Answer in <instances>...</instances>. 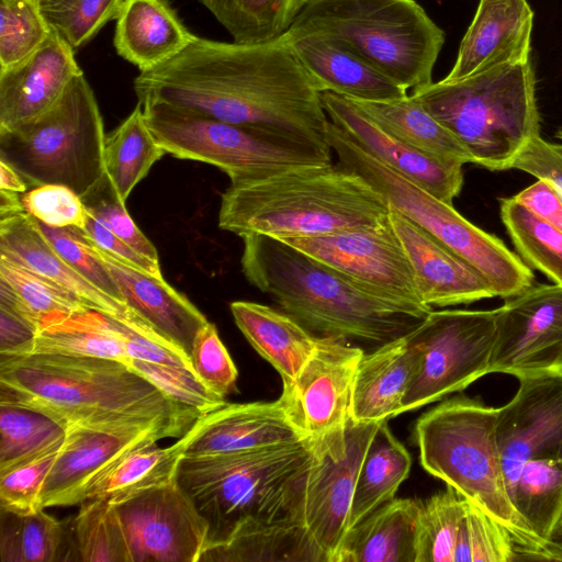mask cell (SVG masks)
<instances>
[{
    "mask_svg": "<svg viewBox=\"0 0 562 562\" xmlns=\"http://www.w3.org/2000/svg\"><path fill=\"white\" fill-rule=\"evenodd\" d=\"M63 355L113 359L125 364L130 357L111 317L83 308L42 326L21 356Z\"/></svg>",
    "mask_w": 562,
    "mask_h": 562,
    "instance_id": "obj_33",
    "label": "cell"
},
{
    "mask_svg": "<svg viewBox=\"0 0 562 562\" xmlns=\"http://www.w3.org/2000/svg\"><path fill=\"white\" fill-rule=\"evenodd\" d=\"M206 561H314L328 562L304 524L263 528L235 536L206 549Z\"/></svg>",
    "mask_w": 562,
    "mask_h": 562,
    "instance_id": "obj_41",
    "label": "cell"
},
{
    "mask_svg": "<svg viewBox=\"0 0 562 562\" xmlns=\"http://www.w3.org/2000/svg\"><path fill=\"white\" fill-rule=\"evenodd\" d=\"M126 366L153 383L168 398L193 409L200 416L226 403L225 398L212 392L192 370L135 359H131Z\"/></svg>",
    "mask_w": 562,
    "mask_h": 562,
    "instance_id": "obj_49",
    "label": "cell"
},
{
    "mask_svg": "<svg viewBox=\"0 0 562 562\" xmlns=\"http://www.w3.org/2000/svg\"><path fill=\"white\" fill-rule=\"evenodd\" d=\"M501 218L520 258L562 286V232L513 196L501 200Z\"/></svg>",
    "mask_w": 562,
    "mask_h": 562,
    "instance_id": "obj_44",
    "label": "cell"
},
{
    "mask_svg": "<svg viewBox=\"0 0 562 562\" xmlns=\"http://www.w3.org/2000/svg\"><path fill=\"white\" fill-rule=\"evenodd\" d=\"M391 209L390 222L409 260L422 302L432 307L495 297L488 283L462 258L417 224Z\"/></svg>",
    "mask_w": 562,
    "mask_h": 562,
    "instance_id": "obj_23",
    "label": "cell"
},
{
    "mask_svg": "<svg viewBox=\"0 0 562 562\" xmlns=\"http://www.w3.org/2000/svg\"><path fill=\"white\" fill-rule=\"evenodd\" d=\"M535 215L562 232V199L547 180L537 179L513 196Z\"/></svg>",
    "mask_w": 562,
    "mask_h": 562,
    "instance_id": "obj_58",
    "label": "cell"
},
{
    "mask_svg": "<svg viewBox=\"0 0 562 562\" xmlns=\"http://www.w3.org/2000/svg\"><path fill=\"white\" fill-rule=\"evenodd\" d=\"M47 23L75 50L116 20L127 0H36Z\"/></svg>",
    "mask_w": 562,
    "mask_h": 562,
    "instance_id": "obj_46",
    "label": "cell"
},
{
    "mask_svg": "<svg viewBox=\"0 0 562 562\" xmlns=\"http://www.w3.org/2000/svg\"><path fill=\"white\" fill-rule=\"evenodd\" d=\"M165 154L146 123L140 104L104 138V168L125 201Z\"/></svg>",
    "mask_w": 562,
    "mask_h": 562,
    "instance_id": "obj_38",
    "label": "cell"
},
{
    "mask_svg": "<svg viewBox=\"0 0 562 562\" xmlns=\"http://www.w3.org/2000/svg\"><path fill=\"white\" fill-rule=\"evenodd\" d=\"M328 119L362 149L423 190L452 204L463 186V165L426 156L402 143L383 128L352 100L322 92Z\"/></svg>",
    "mask_w": 562,
    "mask_h": 562,
    "instance_id": "obj_21",
    "label": "cell"
},
{
    "mask_svg": "<svg viewBox=\"0 0 562 562\" xmlns=\"http://www.w3.org/2000/svg\"><path fill=\"white\" fill-rule=\"evenodd\" d=\"M109 316L123 337L130 360L181 367L193 371L190 357L180 347L158 334L136 313L126 317Z\"/></svg>",
    "mask_w": 562,
    "mask_h": 562,
    "instance_id": "obj_52",
    "label": "cell"
},
{
    "mask_svg": "<svg viewBox=\"0 0 562 562\" xmlns=\"http://www.w3.org/2000/svg\"><path fill=\"white\" fill-rule=\"evenodd\" d=\"M182 438L184 457L236 453L310 439L281 396L273 402L225 403L201 415Z\"/></svg>",
    "mask_w": 562,
    "mask_h": 562,
    "instance_id": "obj_20",
    "label": "cell"
},
{
    "mask_svg": "<svg viewBox=\"0 0 562 562\" xmlns=\"http://www.w3.org/2000/svg\"><path fill=\"white\" fill-rule=\"evenodd\" d=\"M0 254L60 285L89 308L123 317L134 313L68 265L52 246L38 221L25 211L0 217Z\"/></svg>",
    "mask_w": 562,
    "mask_h": 562,
    "instance_id": "obj_26",
    "label": "cell"
},
{
    "mask_svg": "<svg viewBox=\"0 0 562 562\" xmlns=\"http://www.w3.org/2000/svg\"><path fill=\"white\" fill-rule=\"evenodd\" d=\"M43 233L60 257L95 288L126 305L108 268L92 244L78 227H50L38 222Z\"/></svg>",
    "mask_w": 562,
    "mask_h": 562,
    "instance_id": "obj_51",
    "label": "cell"
},
{
    "mask_svg": "<svg viewBox=\"0 0 562 562\" xmlns=\"http://www.w3.org/2000/svg\"><path fill=\"white\" fill-rule=\"evenodd\" d=\"M467 505L468 499L450 486L423 502L416 562H454Z\"/></svg>",
    "mask_w": 562,
    "mask_h": 562,
    "instance_id": "obj_45",
    "label": "cell"
},
{
    "mask_svg": "<svg viewBox=\"0 0 562 562\" xmlns=\"http://www.w3.org/2000/svg\"><path fill=\"white\" fill-rule=\"evenodd\" d=\"M362 348L334 337H318L301 369L289 406L313 441L344 431L350 418L353 384Z\"/></svg>",
    "mask_w": 562,
    "mask_h": 562,
    "instance_id": "obj_18",
    "label": "cell"
},
{
    "mask_svg": "<svg viewBox=\"0 0 562 562\" xmlns=\"http://www.w3.org/2000/svg\"><path fill=\"white\" fill-rule=\"evenodd\" d=\"M515 558L514 540L507 529L468 501L454 562H513Z\"/></svg>",
    "mask_w": 562,
    "mask_h": 562,
    "instance_id": "obj_48",
    "label": "cell"
},
{
    "mask_svg": "<svg viewBox=\"0 0 562 562\" xmlns=\"http://www.w3.org/2000/svg\"><path fill=\"white\" fill-rule=\"evenodd\" d=\"M80 198L88 213L104 224L136 251L159 263L157 249L127 213L125 200L119 193L106 171Z\"/></svg>",
    "mask_w": 562,
    "mask_h": 562,
    "instance_id": "obj_50",
    "label": "cell"
},
{
    "mask_svg": "<svg viewBox=\"0 0 562 562\" xmlns=\"http://www.w3.org/2000/svg\"><path fill=\"white\" fill-rule=\"evenodd\" d=\"M533 11L527 0H480L445 80L530 59Z\"/></svg>",
    "mask_w": 562,
    "mask_h": 562,
    "instance_id": "obj_24",
    "label": "cell"
},
{
    "mask_svg": "<svg viewBox=\"0 0 562 562\" xmlns=\"http://www.w3.org/2000/svg\"><path fill=\"white\" fill-rule=\"evenodd\" d=\"M423 502L392 498L351 527L333 562H416Z\"/></svg>",
    "mask_w": 562,
    "mask_h": 562,
    "instance_id": "obj_31",
    "label": "cell"
},
{
    "mask_svg": "<svg viewBox=\"0 0 562 562\" xmlns=\"http://www.w3.org/2000/svg\"><path fill=\"white\" fill-rule=\"evenodd\" d=\"M91 244L126 305L190 357L198 334L209 323L202 312L164 278L126 265Z\"/></svg>",
    "mask_w": 562,
    "mask_h": 562,
    "instance_id": "obj_25",
    "label": "cell"
},
{
    "mask_svg": "<svg viewBox=\"0 0 562 562\" xmlns=\"http://www.w3.org/2000/svg\"><path fill=\"white\" fill-rule=\"evenodd\" d=\"M551 541L562 544V519L560 520L557 528L554 529V531L551 536Z\"/></svg>",
    "mask_w": 562,
    "mask_h": 562,
    "instance_id": "obj_62",
    "label": "cell"
},
{
    "mask_svg": "<svg viewBox=\"0 0 562 562\" xmlns=\"http://www.w3.org/2000/svg\"><path fill=\"white\" fill-rule=\"evenodd\" d=\"M82 231L91 243L117 260L156 277L164 278L159 263L136 251L90 213H88L86 227Z\"/></svg>",
    "mask_w": 562,
    "mask_h": 562,
    "instance_id": "obj_57",
    "label": "cell"
},
{
    "mask_svg": "<svg viewBox=\"0 0 562 562\" xmlns=\"http://www.w3.org/2000/svg\"><path fill=\"white\" fill-rule=\"evenodd\" d=\"M24 211L21 193L0 190V217Z\"/></svg>",
    "mask_w": 562,
    "mask_h": 562,
    "instance_id": "obj_61",
    "label": "cell"
},
{
    "mask_svg": "<svg viewBox=\"0 0 562 562\" xmlns=\"http://www.w3.org/2000/svg\"><path fill=\"white\" fill-rule=\"evenodd\" d=\"M241 238L248 282L317 337L379 347L412 331L432 311L382 297L282 240Z\"/></svg>",
    "mask_w": 562,
    "mask_h": 562,
    "instance_id": "obj_3",
    "label": "cell"
},
{
    "mask_svg": "<svg viewBox=\"0 0 562 562\" xmlns=\"http://www.w3.org/2000/svg\"><path fill=\"white\" fill-rule=\"evenodd\" d=\"M184 446L181 436L169 447L160 448L155 442L133 450L90 486L86 499L101 496L116 504L139 492L173 481Z\"/></svg>",
    "mask_w": 562,
    "mask_h": 562,
    "instance_id": "obj_37",
    "label": "cell"
},
{
    "mask_svg": "<svg viewBox=\"0 0 562 562\" xmlns=\"http://www.w3.org/2000/svg\"><path fill=\"white\" fill-rule=\"evenodd\" d=\"M114 505L132 562H200L209 526L176 479Z\"/></svg>",
    "mask_w": 562,
    "mask_h": 562,
    "instance_id": "obj_16",
    "label": "cell"
},
{
    "mask_svg": "<svg viewBox=\"0 0 562 562\" xmlns=\"http://www.w3.org/2000/svg\"><path fill=\"white\" fill-rule=\"evenodd\" d=\"M77 561L132 562L125 532L114 504L105 497L88 498L70 520Z\"/></svg>",
    "mask_w": 562,
    "mask_h": 562,
    "instance_id": "obj_43",
    "label": "cell"
},
{
    "mask_svg": "<svg viewBox=\"0 0 562 562\" xmlns=\"http://www.w3.org/2000/svg\"><path fill=\"white\" fill-rule=\"evenodd\" d=\"M390 301L432 310L418 295L412 267L391 222L282 240Z\"/></svg>",
    "mask_w": 562,
    "mask_h": 562,
    "instance_id": "obj_14",
    "label": "cell"
},
{
    "mask_svg": "<svg viewBox=\"0 0 562 562\" xmlns=\"http://www.w3.org/2000/svg\"><path fill=\"white\" fill-rule=\"evenodd\" d=\"M105 135L95 95L81 72L44 114L0 131V159L29 189L61 184L82 196L105 172Z\"/></svg>",
    "mask_w": 562,
    "mask_h": 562,
    "instance_id": "obj_10",
    "label": "cell"
},
{
    "mask_svg": "<svg viewBox=\"0 0 562 562\" xmlns=\"http://www.w3.org/2000/svg\"><path fill=\"white\" fill-rule=\"evenodd\" d=\"M190 360L195 374L212 392L223 398L236 392L238 372L213 323L198 334Z\"/></svg>",
    "mask_w": 562,
    "mask_h": 562,
    "instance_id": "obj_53",
    "label": "cell"
},
{
    "mask_svg": "<svg viewBox=\"0 0 562 562\" xmlns=\"http://www.w3.org/2000/svg\"><path fill=\"white\" fill-rule=\"evenodd\" d=\"M286 32L335 42L407 90L432 82L445 43L415 0H302Z\"/></svg>",
    "mask_w": 562,
    "mask_h": 562,
    "instance_id": "obj_8",
    "label": "cell"
},
{
    "mask_svg": "<svg viewBox=\"0 0 562 562\" xmlns=\"http://www.w3.org/2000/svg\"><path fill=\"white\" fill-rule=\"evenodd\" d=\"M352 101L381 128L417 151L442 161L473 164L467 148L413 94L383 102Z\"/></svg>",
    "mask_w": 562,
    "mask_h": 562,
    "instance_id": "obj_32",
    "label": "cell"
},
{
    "mask_svg": "<svg viewBox=\"0 0 562 562\" xmlns=\"http://www.w3.org/2000/svg\"><path fill=\"white\" fill-rule=\"evenodd\" d=\"M0 561H77L70 520H57L44 508L21 515L0 507Z\"/></svg>",
    "mask_w": 562,
    "mask_h": 562,
    "instance_id": "obj_36",
    "label": "cell"
},
{
    "mask_svg": "<svg viewBox=\"0 0 562 562\" xmlns=\"http://www.w3.org/2000/svg\"><path fill=\"white\" fill-rule=\"evenodd\" d=\"M0 402L47 414L66 429L164 428L178 438L200 417L124 362L98 357L0 356Z\"/></svg>",
    "mask_w": 562,
    "mask_h": 562,
    "instance_id": "obj_2",
    "label": "cell"
},
{
    "mask_svg": "<svg viewBox=\"0 0 562 562\" xmlns=\"http://www.w3.org/2000/svg\"><path fill=\"white\" fill-rule=\"evenodd\" d=\"M387 420L379 424L363 456L356 481L349 529L394 495L408 476L412 459L391 432Z\"/></svg>",
    "mask_w": 562,
    "mask_h": 562,
    "instance_id": "obj_34",
    "label": "cell"
},
{
    "mask_svg": "<svg viewBox=\"0 0 562 562\" xmlns=\"http://www.w3.org/2000/svg\"><path fill=\"white\" fill-rule=\"evenodd\" d=\"M285 33L294 55L321 92L370 102L392 101L408 94L407 89L341 45L323 37Z\"/></svg>",
    "mask_w": 562,
    "mask_h": 562,
    "instance_id": "obj_27",
    "label": "cell"
},
{
    "mask_svg": "<svg viewBox=\"0 0 562 562\" xmlns=\"http://www.w3.org/2000/svg\"><path fill=\"white\" fill-rule=\"evenodd\" d=\"M133 87L140 105L165 103L331 151L322 92L286 33L255 44L196 36L173 58L139 72Z\"/></svg>",
    "mask_w": 562,
    "mask_h": 562,
    "instance_id": "obj_1",
    "label": "cell"
},
{
    "mask_svg": "<svg viewBox=\"0 0 562 562\" xmlns=\"http://www.w3.org/2000/svg\"><path fill=\"white\" fill-rule=\"evenodd\" d=\"M195 38L168 0H127L113 42L116 53L143 72L173 58Z\"/></svg>",
    "mask_w": 562,
    "mask_h": 562,
    "instance_id": "obj_29",
    "label": "cell"
},
{
    "mask_svg": "<svg viewBox=\"0 0 562 562\" xmlns=\"http://www.w3.org/2000/svg\"><path fill=\"white\" fill-rule=\"evenodd\" d=\"M0 307L22 317L36 330L83 308L75 295L0 254Z\"/></svg>",
    "mask_w": 562,
    "mask_h": 562,
    "instance_id": "obj_35",
    "label": "cell"
},
{
    "mask_svg": "<svg viewBox=\"0 0 562 562\" xmlns=\"http://www.w3.org/2000/svg\"><path fill=\"white\" fill-rule=\"evenodd\" d=\"M59 450L0 475V507L21 515L43 509L41 492Z\"/></svg>",
    "mask_w": 562,
    "mask_h": 562,
    "instance_id": "obj_55",
    "label": "cell"
},
{
    "mask_svg": "<svg viewBox=\"0 0 562 562\" xmlns=\"http://www.w3.org/2000/svg\"><path fill=\"white\" fill-rule=\"evenodd\" d=\"M232 35L233 42L271 41L291 26L302 0H198Z\"/></svg>",
    "mask_w": 562,
    "mask_h": 562,
    "instance_id": "obj_42",
    "label": "cell"
},
{
    "mask_svg": "<svg viewBox=\"0 0 562 562\" xmlns=\"http://www.w3.org/2000/svg\"><path fill=\"white\" fill-rule=\"evenodd\" d=\"M313 459L311 439L236 453L183 456L176 481L207 522L205 550L240 533L304 524Z\"/></svg>",
    "mask_w": 562,
    "mask_h": 562,
    "instance_id": "obj_4",
    "label": "cell"
},
{
    "mask_svg": "<svg viewBox=\"0 0 562 562\" xmlns=\"http://www.w3.org/2000/svg\"><path fill=\"white\" fill-rule=\"evenodd\" d=\"M509 497L528 528L541 540L551 541L562 519V460L527 461Z\"/></svg>",
    "mask_w": 562,
    "mask_h": 562,
    "instance_id": "obj_39",
    "label": "cell"
},
{
    "mask_svg": "<svg viewBox=\"0 0 562 562\" xmlns=\"http://www.w3.org/2000/svg\"><path fill=\"white\" fill-rule=\"evenodd\" d=\"M173 435L164 428L108 431L71 426L44 482L42 507L72 506L86 501L92 484L133 450Z\"/></svg>",
    "mask_w": 562,
    "mask_h": 562,
    "instance_id": "obj_19",
    "label": "cell"
},
{
    "mask_svg": "<svg viewBox=\"0 0 562 562\" xmlns=\"http://www.w3.org/2000/svg\"><path fill=\"white\" fill-rule=\"evenodd\" d=\"M326 138L338 164L358 173L396 210L468 262L503 300L533 284L530 268L496 236L362 149L333 122Z\"/></svg>",
    "mask_w": 562,
    "mask_h": 562,
    "instance_id": "obj_9",
    "label": "cell"
},
{
    "mask_svg": "<svg viewBox=\"0 0 562 562\" xmlns=\"http://www.w3.org/2000/svg\"><path fill=\"white\" fill-rule=\"evenodd\" d=\"M146 123L166 154L220 168L231 184L331 162V151L251 126L233 124L165 103L140 105Z\"/></svg>",
    "mask_w": 562,
    "mask_h": 562,
    "instance_id": "obj_11",
    "label": "cell"
},
{
    "mask_svg": "<svg viewBox=\"0 0 562 562\" xmlns=\"http://www.w3.org/2000/svg\"><path fill=\"white\" fill-rule=\"evenodd\" d=\"M557 136L562 139V128L557 133Z\"/></svg>",
    "mask_w": 562,
    "mask_h": 562,
    "instance_id": "obj_63",
    "label": "cell"
},
{
    "mask_svg": "<svg viewBox=\"0 0 562 562\" xmlns=\"http://www.w3.org/2000/svg\"><path fill=\"white\" fill-rule=\"evenodd\" d=\"M24 211L50 227H78L83 229L88 211L70 188L61 184H43L21 193Z\"/></svg>",
    "mask_w": 562,
    "mask_h": 562,
    "instance_id": "obj_54",
    "label": "cell"
},
{
    "mask_svg": "<svg viewBox=\"0 0 562 562\" xmlns=\"http://www.w3.org/2000/svg\"><path fill=\"white\" fill-rule=\"evenodd\" d=\"M50 31L36 0H0V69L33 54Z\"/></svg>",
    "mask_w": 562,
    "mask_h": 562,
    "instance_id": "obj_47",
    "label": "cell"
},
{
    "mask_svg": "<svg viewBox=\"0 0 562 562\" xmlns=\"http://www.w3.org/2000/svg\"><path fill=\"white\" fill-rule=\"evenodd\" d=\"M390 212L382 193L362 177L327 162L231 184L221 199L218 227L240 237L284 240L378 226L390 221Z\"/></svg>",
    "mask_w": 562,
    "mask_h": 562,
    "instance_id": "obj_5",
    "label": "cell"
},
{
    "mask_svg": "<svg viewBox=\"0 0 562 562\" xmlns=\"http://www.w3.org/2000/svg\"><path fill=\"white\" fill-rule=\"evenodd\" d=\"M496 327V310H442L431 311L406 334L416 366L403 413L460 392L490 373Z\"/></svg>",
    "mask_w": 562,
    "mask_h": 562,
    "instance_id": "obj_12",
    "label": "cell"
},
{
    "mask_svg": "<svg viewBox=\"0 0 562 562\" xmlns=\"http://www.w3.org/2000/svg\"><path fill=\"white\" fill-rule=\"evenodd\" d=\"M415 366L416 356L405 336L364 353L356 373L351 419L381 423L402 414V401Z\"/></svg>",
    "mask_w": 562,
    "mask_h": 562,
    "instance_id": "obj_30",
    "label": "cell"
},
{
    "mask_svg": "<svg viewBox=\"0 0 562 562\" xmlns=\"http://www.w3.org/2000/svg\"><path fill=\"white\" fill-rule=\"evenodd\" d=\"M0 190L24 193L29 190L26 181L9 164L0 159Z\"/></svg>",
    "mask_w": 562,
    "mask_h": 562,
    "instance_id": "obj_60",
    "label": "cell"
},
{
    "mask_svg": "<svg viewBox=\"0 0 562 562\" xmlns=\"http://www.w3.org/2000/svg\"><path fill=\"white\" fill-rule=\"evenodd\" d=\"M497 408L449 398L422 415L414 436L423 468L497 520L510 533L515 561H561L562 546L525 524L508 494L496 439Z\"/></svg>",
    "mask_w": 562,
    "mask_h": 562,
    "instance_id": "obj_6",
    "label": "cell"
},
{
    "mask_svg": "<svg viewBox=\"0 0 562 562\" xmlns=\"http://www.w3.org/2000/svg\"><path fill=\"white\" fill-rule=\"evenodd\" d=\"M422 105L488 170L512 169L540 135L531 59L413 90Z\"/></svg>",
    "mask_w": 562,
    "mask_h": 562,
    "instance_id": "obj_7",
    "label": "cell"
},
{
    "mask_svg": "<svg viewBox=\"0 0 562 562\" xmlns=\"http://www.w3.org/2000/svg\"><path fill=\"white\" fill-rule=\"evenodd\" d=\"M512 168L547 180L562 199V144L550 143L540 135L535 136L520 151Z\"/></svg>",
    "mask_w": 562,
    "mask_h": 562,
    "instance_id": "obj_56",
    "label": "cell"
},
{
    "mask_svg": "<svg viewBox=\"0 0 562 562\" xmlns=\"http://www.w3.org/2000/svg\"><path fill=\"white\" fill-rule=\"evenodd\" d=\"M517 379L516 394L497 408L496 417L508 494L527 461L562 460V373L541 372Z\"/></svg>",
    "mask_w": 562,
    "mask_h": 562,
    "instance_id": "obj_17",
    "label": "cell"
},
{
    "mask_svg": "<svg viewBox=\"0 0 562 562\" xmlns=\"http://www.w3.org/2000/svg\"><path fill=\"white\" fill-rule=\"evenodd\" d=\"M229 308L248 342L279 372L283 384L281 397L289 401L318 337L289 314L268 305L234 301Z\"/></svg>",
    "mask_w": 562,
    "mask_h": 562,
    "instance_id": "obj_28",
    "label": "cell"
},
{
    "mask_svg": "<svg viewBox=\"0 0 562 562\" xmlns=\"http://www.w3.org/2000/svg\"><path fill=\"white\" fill-rule=\"evenodd\" d=\"M490 373H562V286L532 284L496 308Z\"/></svg>",
    "mask_w": 562,
    "mask_h": 562,
    "instance_id": "obj_15",
    "label": "cell"
},
{
    "mask_svg": "<svg viewBox=\"0 0 562 562\" xmlns=\"http://www.w3.org/2000/svg\"><path fill=\"white\" fill-rule=\"evenodd\" d=\"M81 72L75 49L52 30L33 54L0 69V131L44 114Z\"/></svg>",
    "mask_w": 562,
    "mask_h": 562,
    "instance_id": "obj_22",
    "label": "cell"
},
{
    "mask_svg": "<svg viewBox=\"0 0 562 562\" xmlns=\"http://www.w3.org/2000/svg\"><path fill=\"white\" fill-rule=\"evenodd\" d=\"M66 430L47 414L0 402V475L59 449Z\"/></svg>",
    "mask_w": 562,
    "mask_h": 562,
    "instance_id": "obj_40",
    "label": "cell"
},
{
    "mask_svg": "<svg viewBox=\"0 0 562 562\" xmlns=\"http://www.w3.org/2000/svg\"><path fill=\"white\" fill-rule=\"evenodd\" d=\"M36 333L29 322L0 307V356H21Z\"/></svg>",
    "mask_w": 562,
    "mask_h": 562,
    "instance_id": "obj_59",
    "label": "cell"
},
{
    "mask_svg": "<svg viewBox=\"0 0 562 562\" xmlns=\"http://www.w3.org/2000/svg\"><path fill=\"white\" fill-rule=\"evenodd\" d=\"M380 423L348 419L344 431L313 441L314 459L308 474L304 525L333 562L349 530V514L359 469Z\"/></svg>",
    "mask_w": 562,
    "mask_h": 562,
    "instance_id": "obj_13",
    "label": "cell"
}]
</instances>
